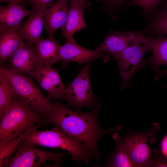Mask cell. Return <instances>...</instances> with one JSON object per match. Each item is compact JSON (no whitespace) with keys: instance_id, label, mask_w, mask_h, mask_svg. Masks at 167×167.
<instances>
[{"instance_id":"cell-1","label":"cell","mask_w":167,"mask_h":167,"mask_svg":"<svg viewBox=\"0 0 167 167\" xmlns=\"http://www.w3.org/2000/svg\"><path fill=\"white\" fill-rule=\"evenodd\" d=\"M67 105L55 100L53 108L45 114L48 124L58 126L69 135L83 143L89 149L92 156L99 161L102 156L99 149L100 139L110 133L120 131L122 126L117 125L103 129L98 121L100 108L92 109L88 113L75 111Z\"/></svg>"},{"instance_id":"cell-2","label":"cell","mask_w":167,"mask_h":167,"mask_svg":"<svg viewBox=\"0 0 167 167\" xmlns=\"http://www.w3.org/2000/svg\"><path fill=\"white\" fill-rule=\"evenodd\" d=\"M41 125L32 126L21 135L36 145L59 148L68 152L78 165L82 162L89 165L92 156L83 143L67 135L56 126L50 130H39L38 129Z\"/></svg>"},{"instance_id":"cell-3","label":"cell","mask_w":167,"mask_h":167,"mask_svg":"<svg viewBox=\"0 0 167 167\" xmlns=\"http://www.w3.org/2000/svg\"><path fill=\"white\" fill-rule=\"evenodd\" d=\"M0 121V143L16 139L36 124H48L45 115L34 111L15 93L7 113Z\"/></svg>"},{"instance_id":"cell-4","label":"cell","mask_w":167,"mask_h":167,"mask_svg":"<svg viewBox=\"0 0 167 167\" xmlns=\"http://www.w3.org/2000/svg\"><path fill=\"white\" fill-rule=\"evenodd\" d=\"M160 129L158 123H153L148 131H129L121 137L117 132L112 135L116 145L123 149L131 159L134 167H152L155 163L148 142L155 141L157 131Z\"/></svg>"},{"instance_id":"cell-5","label":"cell","mask_w":167,"mask_h":167,"mask_svg":"<svg viewBox=\"0 0 167 167\" xmlns=\"http://www.w3.org/2000/svg\"><path fill=\"white\" fill-rule=\"evenodd\" d=\"M2 68L15 93L34 111L45 115L53 108L54 104L42 94L33 78Z\"/></svg>"},{"instance_id":"cell-6","label":"cell","mask_w":167,"mask_h":167,"mask_svg":"<svg viewBox=\"0 0 167 167\" xmlns=\"http://www.w3.org/2000/svg\"><path fill=\"white\" fill-rule=\"evenodd\" d=\"M91 64H86L82 68L73 80L68 84L63 94L59 99L66 101L68 107L78 111H81L85 107H101L99 100L94 96L92 89L89 74Z\"/></svg>"},{"instance_id":"cell-7","label":"cell","mask_w":167,"mask_h":167,"mask_svg":"<svg viewBox=\"0 0 167 167\" xmlns=\"http://www.w3.org/2000/svg\"><path fill=\"white\" fill-rule=\"evenodd\" d=\"M28 139L23 138L15 155L6 163L5 167H38L43 162L54 161L60 165L63 157L69 152L57 153L40 149Z\"/></svg>"},{"instance_id":"cell-8","label":"cell","mask_w":167,"mask_h":167,"mask_svg":"<svg viewBox=\"0 0 167 167\" xmlns=\"http://www.w3.org/2000/svg\"><path fill=\"white\" fill-rule=\"evenodd\" d=\"M149 51H150L149 45L144 42L130 46L113 56L119 69V75L122 81L121 89L131 86L130 82L133 76L147 63L144 55Z\"/></svg>"},{"instance_id":"cell-9","label":"cell","mask_w":167,"mask_h":167,"mask_svg":"<svg viewBox=\"0 0 167 167\" xmlns=\"http://www.w3.org/2000/svg\"><path fill=\"white\" fill-rule=\"evenodd\" d=\"M61 67L65 69L70 62H75L80 66L92 63L95 60L100 59L106 62L109 59V54L97 50H91L79 45L74 39L66 40L62 45L60 51Z\"/></svg>"},{"instance_id":"cell-10","label":"cell","mask_w":167,"mask_h":167,"mask_svg":"<svg viewBox=\"0 0 167 167\" xmlns=\"http://www.w3.org/2000/svg\"><path fill=\"white\" fill-rule=\"evenodd\" d=\"M144 42L147 40L142 31H113L96 49L113 56L130 46Z\"/></svg>"},{"instance_id":"cell-11","label":"cell","mask_w":167,"mask_h":167,"mask_svg":"<svg viewBox=\"0 0 167 167\" xmlns=\"http://www.w3.org/2000/svg\"><path fill=\"white\" fill-rule=\"evenodd\" d=\"M7 60L10 66V69L13 72L33 78L38 61L35 44L24 42Z\"/></svg>"},{"instance_id":"cell-12","label":"cell","mask_w":167,"mask_h":167,"mask_svg":"<svg viewBox=\"0 0 167 167\" xmlns=\"http://www.w3.org/2000/svg\"><path fill=\"white\" fill-rule=\"evenodd\" d=\"M33 78L46 91L47 97L49 100H57L63 94L66 87L62 80L58 70L52 66L37 64Z\"/></svg>"},{"instance_id":"cell-13","label":"cell","mask_w":167,"mask_h":167,"mask_svg":"<svg viewBox=\"0 0 167 167\" xmlns=\"http://www.w3.org/2000/svg\"><path fill=\"white\" fill-rule=\"evenodd\" d=\"M70 2L67 19L62 30L61 36L66 40H74L73 35L75 32L87 27L84 17L85 9L88 8L91 4L88 0H70Z\"/></svg>"},{"instance_id":"cell-14","label":"cell","mask_w":167,"mask_h":167,"mask_svg":"<svg viewBox=\"0 0 167 167\" xmlns=\"http://www.w3.org/2000/svg\"><path fill=\"white\" fill-rule=\"evenodd\" d=\"M69 1L70 0H58L43 11L44 27L48 36H53L57 30L63 28L69 11Z\"/></svg>"},{"instance_id":"cell-15","label":"cell","mask_w":167,"mask_h":167,"mask_svg":"<svg viewBox=\"0 0 167 167\" xmlns=\"http://www.w3.org/2000/svg\"><path fill=\"white\" fill-rule=\"evenodd\" d=\"M37 11V10L32 8L28 10L16 3H11L5 6H1L0 30L8 28L19 30L22 19Z\"/></svg>"},{"instance_id":"cell-16","label":"cell","mask_w":167,"mask_h":167,"mask_svg":"<svg viewBox=\"0 0 167 167\" xmlns=\"http://www.w3.org/2000/svg\"><path fill=\"white\" fill-rule=\"evenodd\" d=\"M146 37L147 43L152 53L147 63L156 71L155 79L158 81L161 71L159 67L164 65L167 67V35Z\"/></svg>"},{"instance_id":"cell-17","label":"cell","mask_w":167,"mask_h":167,"mask_svg":"<svg viewBox=\"0 0 167 167\" xmlns=\"http://www.w3.org/2000/svg\"><path fill=\"white\" fill-rule=\"evenodd\" d=\"M62 46L53 36L41 39L35 44L38 57V64L52 66L60 60V51Z\"/></svg>"},{"instance_id":"cell-18","label":"cell","mask_w":167,"mask_h":167,"mask_svg":"<svg viewBox=\"0 0 167 167\" xmlns=\"http://www.w3.org/2000/svg\"><path fill=\"white\" fill-rule=\"evenodd\" d=\"M24 40L19 30L8 28L0 30V63L6 62L20 48Z\"/></svg>"},{"instance_id":"cell-19","label":"cell","mask_w":167,"mask_h":167,"mask_svg":"<svg viewBox=\"0 0 167 167\" xmlns=\"http://www.w3.org/2000/svg\"><path fill=\"white\" fill-rule=\"evenodd\" d=\"M29 16L21 24L19 31L25 42L36 44L41 39V35L44 27L43 11H38Z\"/></svg>"},{"instance_id":"cell-20","label":"cell","mask_w":167,"mask_h":167,"mask_svg":"<svg viewBox=\"0 0 167 167\" xmlns=\"http://www.w3.org/2000/svg\"><path fill=\"white\" fill-rule=\"evenodd\" d=\"M149 21L142 31L145 35H167V10L165 8L156 9Z\"/></svg>"},{"instance_id":"cell-21","label":"cell","mask_w":167,"mask_h":167,"mask_svg":"<svg viewBox=\"0 0 167 167\" xmlns=\"http://www.w3.org/2000/svg\"><path fill=\"white\" fill-rule=\"evenodd\" d=\"M15 92L5 74L0 67V121L7 113L14 97Z\"/></svg>"},{"instance_id":"cell-22","label":"cell","mask_w":167,"mask_h":167,"mask_svg":"<svg viewBox=\"0 0 167 167\" xmlns=\"http://www.w3.org/2000/svg\"><path fill=\"white\" fill-rule=\"evenodd\" d=\"M103 166L134 167V165L126 152L116 145L114 150L109 156Z\"/></svg>"},{"instance_id":"cell-23","label":"cell","mask_w":167,"mask_h":167,"mask_svg":"<svg viewBox=\"0 0 167 167\" xmlns=\"http://www.w3.org/2000/svg\"><path fill=\"white\" fill-rule=\"evenodd\" d=\"M164 0H129L126 8L132 6L139 7L143 14L147 19L149 20L156 7Z\"/></svg>"},{"instance_id":"cell-24","label":"cell","mask_w":167,"mask_h":167,"mask_svg":"<svg viewBox=\"0 0 167 167\" xmlns=\"http://www.w3.org/2000/svg\"><path fill=\"white\" fill-rule=\"evenodd\" d=\"M23 139L20 135L15 140L0 143V167H5L6 162L18 150L19 144Z\"/></svg>"},{"instance_id":"cell-25","label":"cell","mask_w":167,"mask_h":167,"mask_svg":"<svg viewBox=\"0 0 167 167\" xmlns=\"http://www.w3.org/2000/svg\"><path fill=\"white\" fill-rule=\"evenodd\" d=\"M97 0L101 3L103 10L108 13L112 14L113 18H115L114 15L116 11L125 7L126 8V0Z\"/></svg>"},{"instance_id":"cell-26","label":"cell","mask_w":167,"mask_h":167,"mask_svg":"<svg viewBox=\"0 0 167 167\" xmlns=\"http://www.w3.org/2000/svg\"><path fill=\"white\" fill-rule=\"evenodd\" d=\"M55 0H30L28 4L32 9L37 11H44L51 6Z\"/></svg>"},{"instance_id":"cell-27","label":"cell","mask_w":167,"mask_h":167,"mask_svg":"<svg viewBox=\"0 0 167 167\" xmlns=\"http://www.w3.org/2000/svg\"><path fill=\"white\" fill-rule=\"evenodd\" d=\"M153 152L155 163L152 167H167V158L162 154H159L156 149H154Z\"/></svg>"},{"instance_id":"cell-28","label":"cell","mask_w":167,"mask_h":167,"mask_svg":"<svg viewBox=\"0 0 167 167\" xmlns=\"http://www.w3.org/2000/svg\"><path fill=\"white\" fill-rule=\"evenodd\" d=\"M30 0H0V2H6L8 4L16 3L26 8V4H28Z\"/></svg>"},{"instance_id":"cell-29","label":"cell","mask_w":167,"mask_h":167,"mask_svg":"<svg viewBox=\"0 0 167 167\" xmlns=\"http://www.w3.org/2000/svg\"><path fill=\"white\" fill-rule=\"evenodd\" d=\"M162 154L167 158V135L163 139L161 144Z\"/></svg>"},{"instance_id":"cell-30","label":"cell","mask_w":167,"mask_h":167,"mask_svg":"<svg viewBox=\"0 0 167 167\" xmlns=\"http://www.w3.org/2000/svg\"><path fill=\"white\" fill-rule=\"evenodd\" d=\"M165 75H167V70H161L159 74V77L161 76H163ZM163 86L164 87L167 88V85H164Z\"/></svg>"},{"instance_id":"cell-31","label":"cell","mask_w":167,"mask_h":167,"mask_svg":"<svg viewBox=\"0 0 167 167\" xmlns=\"http://www.w3.org/2000/svg\"><path fill=\"white\" fill-rule=\"evenodd\" d=\"M162 6L167 10V0H164L161 3Z\"/></svg>"},{"instance_id":"cell-32","label":"cell","mask_w":167,"mask_h":167,"mask_svg":"<svg viewBox=\"0 0 167 167\" xmlns=\"http://www.w3.org/2000/svg\"></svg>"}]
</instances>
